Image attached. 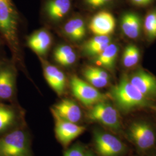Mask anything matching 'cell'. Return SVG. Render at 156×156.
<instances>
[{
    "label": "cell",
    "instance_id": "obj_13",
    "mask_svg": "<svg viewBox=\"0 0 156 156\" xmlns=\"http://www.w3.org/2000/svg\"><path fill=\"white\" fill-rule=\"evenodd\" d=\"M51 113L64 120L76 124H79L83 117L80 106L69 99H64L58 102L51 109Z\"/></svg>",
    "mask_w": 156,
    "mask_h": 156
},
{
    "label": "cell",
    "instance_id": "obj_21",
    "mask_svg": "<svg viewBox=\"0 0 156 156\" xmlns=\"http://www.w3.org/2000/svg\"><path fill=\"white\" fill-rule=\"evenodd\" d=\"M56 62L63 66H69L74 64L76 55L73 48L68 45H61L57 47L54 52Z\"/></svg>",
    "mask_w": 156,
    "mask_h": 156
},
{
    "label": "cell",
    "instance_id": "obj_30",
    "mask_svg": "<svg viewBox=\"0 0 156 156\" xmlns=\"http://www.w3.org/2000/svg\"><path fill=\"white\" fill-rule=\"evenodd\" d=\"M86 156H94V155L92 153H91V152H90V151H87Z\"/></svg>",
    "mask_w": 156,
    "mask_h": 156
},
{
    "label": "cell",
    "instance_id": "obj_6",
    "mask_svg": "<svg viewBox=\"0 0 156 156\" xmlns=\"http://www.w3.org/2000/svg\"><path fill=\"white\" fill-rule=\"evenodd\" d=\"M93 144L99 156H123L127 150L126 145L117 136L98 128L93 131Z\"/></svg>",
    "mask_w": 156,
    "mask_h": 156
},
{
    "label": "cell",
    "instance_id": "obj_23",
    "mask_svg": "<svg viewBox=\"0 0 156 156\" xmlns=\"http://www.w3.org/2000/svg\"><path fill=\"white\" fill-rule=\"evenodd\" d=\"M83 76L89 83L97 89H100L106 87L109 80L101 78L97 74L94 73L90 67L86 68L83 71Z\"/></svg>",
    "mask_w": 156,
    "mask_h": 156
},
{
    "label": "cell",
    "instance_id": "obj_22",
    "mask_svg": "<svg viewBox=\"0 0 156 156\" xmlns=\"http://www.w3.org/2000/svg\"><path fill=\"white\" fill-rule=\"evenodd\" d=\"M140 59V51L135 45H129L123 51L122 62L126 68H131L136 66Z\"/></svg>",
    "mask_w": 156,
    "mask_h": 156
},
{
    "label": "cell",
    "instance_id": "obj_24",
    "mask_svg": "<svg viewBox=\"0 0 156 156\" xmlns=\"http://www.w3.org/2000/svg\"><path fill=\"white\" fill-rule=\"evenodd\" d=\"M144 30L150 39L156 38V9L149 12L145 17Z\"/></svg>",
    "mask_w": 156,
    "mask_h": 156
},
{
    "label": "cell",
    "instance_id": "obj_16",
    "mask_svg": "<svg viewBox=\"0 0 156 156\" xmlns=\"http://www.w3.org/2000/svg\"><path fill=\"white\" fill-rule=\"evenodd\" d=\"M51 43L50 34L45 30L39 31L33 34L28 40L30 48L35 53L43 55L49 49Z\"/></svg>",
    "mask_w": 156,
    "mask_h": 156
},
{
    "label": "cell",
    "instance_id": "obj_20",
    "mask_svg": "<svg viewBox=\"0 0 156 156\" xmlns=\"http://www.w3.org/2000/svg\"><path fill=\"white\" fill-rule=\"evenodd\" d=\"M119 51V48L115 44H109L97 57L96 62L107 69H111L115 67Z\"/></svg>",
    "mask_w": 156,
    "mask_h": 156
},
{
    "label": "cell",
    "instance_id": "obj_19",
    "mask_svg": "<svg viewBox=\"0 0 156 156\" xmlns=\"http://www.w3.org/2000/svg\"><path fill=\"white\" fill-rule=\"evenodd\" d=\"M111 41L109 36L95 35L84 44V51L89 56H98L111 44Z\"/></svg>",
    "mask_w": 156,
    "mask_h": 156
},
{
    "label": "cell",
    "instance_id": "obj_2",
    "mask_svg": "<svg viewBox=\"0 0 156 156\" xmlns=\"http://www.w3.org/2000/svg\"><path fill=\"white\" fill-rule=\"evenodd\" d=\"M19 15L12 0H0V34L13 55L19 51Z\"/></svg>",
    "mask_w": 156,
    "mask_h": 156
},
{
    "label": "cell",
    "instance_id": "obj_10",
    "mask_svg": "<svg viewBox=\"0 0 156 156\" xmlns=\"http://www.w3.org/2000/svg\"><path fill=\"white\" fill-rule=\"evenodd\" d=\"M21 112L13 104L0 102V136L25 126Z\"/></svg>",
    "mask_w": 156,
    "mask_h": 156
},
{
    "label": "cell",
    "instance_id": "obj_11",
    "mask_svg": "<svg viewBox=\"0 0 156 156\" xmlns=\"http://www.w3.org/2000/svg\"><path fill=\"white\" fill-rule=\"evenodd\" d=\"M129 81L149 100L156 99V78L142 69L136 71L129 78Z\"/></svg>",
    "mask_w": 156,
    "mask_h": 156
},
{
    "label": "cell",
    "instance_id": "obj_31",
    "mask_svg": "<svg viewBox=\"0 0 156 156\" xmlns=\"http://www.w3.org/2000/svg\"><path fill=\"white\" fill-rule=\"evenodd\" d=\"M156 156V155H155V156Z\"/></svg>",
    "mask_w": 156,
    "mask_h": 156
},
{
    "label": "cell",
    "instance_id": "obj_4",
    "mask_svg": "<svg viewBox=\"0 0 156 156\" xmlns=\"http://www.w3.org/2000/svg\"><path fill=\"white\" fill-rule=\"evenodd\" d=\"M87 117L90 121L98 123L113 132L119 133L122 131V125L119 112L106 101L91 106Z\"/></svg>",
    "mask_w": 156,
    "mask_h": 156
},
{
    "label": "cell",
    "instance_id": "obj_9",
    "mask_svg": "<svg viewBox=\"0 0 156 156\" xmlns=\"http://www.w3.org/2000/svg\"><path fill=\"white\" fill-rule=\"evenodd\" d=\"M55 122V131L56 138L64 147L83 133L86 127L79 124L64 120L52 113Z\"/></svg>",
    "mask_w": 156,
    "mask_h": 156
},
{
    "label": "cell",
    "instance_id": "obj_18",
    "mask_svg": "<svg viewBox=\"0 0 156 156\" xmlns=\"http://www.w3.org/2000/svg\"><path fill=\"white\" fill-rule=\"evenodd\" d=\"M64 31L70 39L75 41H79L83 39L86 33L84 22L79 17L72 19L66 23Z\"/></svg>",
    "mask_w": 156,
    "mask_h": 156
},
{
    "label": "cell",
    "instance_id": "obj_29",
    "mask_svg": "<svg viewBox=\"0 0 156 156\" xmlns=\"http://www.w3.org/2000/svg\"><path fill=\"white\" fill-rule=\"evenodd\" d=\"M3 41H4V42H5V41L4 40L3 38L2 37V36H1V35H0V48H1V45L2 44V42H3Z\"/></svg>",
    "mask_w": 156,
    "mask_h": 156
},
{
    "label": "cell",
    "instance_id": "obj_15",
    "mask_svg": "<svg viewBox=\"0 0 156 156\" xmlns=\"http://www.w3.org/2000/svg\"><path fill=\"white\" fill-rule=\"evenodd\" d=\"M121 28L123 33L131 39L140 37L142 30V21L136 13L129 12L125 13L121 19Z\"/></svg>",
    "mask_w": 156,
    "mask_h": 156
},
{
    "label": "cell",
    "instance_id": "obj_17",
    "mask_svg": "<svg viewBox=\"0 0 156 156\" xmlns=\"http://www.w3.org/2000/svg\"><path fill=\"white\" fill-rule=\"evenodd\" d=\"M71 7V0H50L46 5V12L51 20H59L69 12Z\"/></svg>",
    "mask_w": 156,
    "mask_h": 156
},
{
    "label": "cell",
    "instance_id": "obj_12",
    "mask_svg": "<svg viewBox=\"0 0 156 156\" xmlns=\"http://www.w3.org/2000/svg\"><path fill=\"white\" fill-rule=\"evenodd\" d=\"M116 20L111 13L101 11L95 14L89 24L90 30L95 35L109 36L113 33Z\"/></svg>",
    "mask_w": 156,
    "mask_h": 156
},
{
    "label": "cell",
    "instance_id": "obj_5",
    "mask_svg": "<svg viewBox=\"0 0 156 156\" xmlns=\"http://www.w3.org/2000/svg\"><path fill=\"white\" fill-rule=\"evenodd\" d=\"M128 138L141 151L153 149L156 144V131L152 126L145 121H135L128 126Z\"/></svg>",
    "mask_w": 156,
    "mask_h": 156
},
{
    "label": "cell",
    "instance_id": "obj_7",
    "mask_svg": "<svg viewBox=\"0 0 156 156\" xmlns=\"http://www.w3.org/2000/svg\"><path fill=\"white\" fill-rule=\"evenodd\" d=\"M70 87L73 96L84 106L91 107L107 100L106 95L101 93L93 86L76 76L71 79Z\"/></svg>",
    "mask_w": 156,
    "mask_h": 156
},
{
    "label": "cell",
    "instance_id": "obj_1",
    "mask_svg": "<svg viewBox=\"0 0 156 156\" xmlns=\"http://www.w3.org/2000/svg\"><path fill=\"white\" fill-rule=\"evenodd\" d=\"M111 95L117 108L123 113L153 106L151 101L144 96L125 75L113 86Z\"/></svg>",
    "mask_w": 156,
    "mask_h": 156
},
{
    "label": "cell",
    "instance_id": "obj_8",
    "mask_svg": "<svg viewBox=\"0 0 156 156\" xmlns=\"http://www.w3.org/2000/svg\"><path fill=\"white\" fill-rule=\"evenodd\" d=\"M16 71L13 65L0 60V102H12L16 92Z\"/></svg>",
    "mask_w": 156,
    "mask_h": 156
},
{
    "label": "cell",
    "instance_id": "obj_3",
    "mask_svg": "<svg viewBox=\"0 0 156 156\" xmlns=\"http://www.w3.org/2000/svg\"><path fill=\"white\" fill-rule=\"evenodd\" d=\"M0 156H33L30 136L25 126L0 136Z\"/></svg>",
    "mask_w": 156,
    "mask_h": 156
},
{
    "label": "cell",
    "instance_id": "obj_27",
    "mask_svg": "<svg viewBox=\"0 0 156 156\" xmlns=\"http://www.w3.org/2000/svg\"><path fill=\"white\" fill-rule=\"evenodd\" d=\"M90 67V69L95 73L96 74H97L99 76H100L101 78L105 79L107 80H109V75L108 73H106L105 71H104L102 69H101L100 68H97V67Z\"/></svg>",
    "mask_w": 156,
    "mask_h": 156
},
{
    "label": "cell",
    "instance_id": "obj_14",
    "mask_svg": "<svg viewBox=\"0 0 156 156\" xmlns=\"http://www.w3.org/2000/svg\"><path fill=\"white\" fill-rule=\"evenodd\" d=\"M44 75L51 89L57 94H62L66 86V79L64 73L57 67L48 65L45 67Z\"/></svg>",
    "mask_w": 156,
    "mask_h": 156
},
{
    "label": "cell",
    "instance_id": "obj_28",
    "mask_svg": "<svg viewBox=\"0 0 156 156\" xmlns=\"http://www.w3.org/2000/svg\"><path fill=\"white\" fill-rule=\"evenodd\" d=\"M131 2L136 5L144 6L151 4L153 0H131Z\"/></svg>",
    "mask_w": 156,
    "mask_h": 156
},
{
    "label": "cell",
    "instance_id": "obj_25",
    "mask_svg": "<svg viewBox=\"0 0 156 156\" xmlns=\"http://www.w3.org/2000/svg\"><path fill=\"white\" fill-rule=\"evenodd\" d=\"M87 151L80 144H75L68 149L63 156H86Z\"/></svg>",
    "mask_w": 156,
    "mask_h": 156
},
{
    "label": "cell",
    "instance_id": "obj_26",
    "mask_svg": "<svg viewBox=\"0 0 156 156\" xmlns=\"http://www.w3.org/2000/svg\"><path fill=\"white\" fill-rule=\"evenodd\" d=\"M113 0H84L88 5L93 8H99L105 5Z\"/></svg>",
    "mask_w": 156,
    "mask_h": 156
}]
</instances>
